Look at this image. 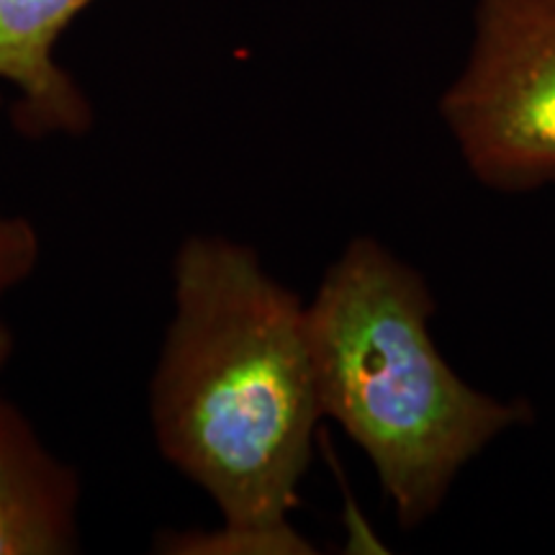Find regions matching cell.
I'll return each instance as SVG.
<instances>
[{
    "mask_svg": "<svg viewBox=\"0 0 555 555\" xmlns=\"http://www.w3.org/2000/svg\"><path fill=\"white\" fill-rule=\"evenodd\" d=\"M150 420L165 461L221 515L219 530L159 551L314 553L291 525L324 420L307 301L253 247L221 234L180 242Z\"/></svg>",
    "mask_w": 555,
    "mask_h": 555,
    "instance_id": "6da1fadb",
    "label": "cell"
},
{
    "mask_svg": "<svg viewBox=\"0 0 555 555\" xmlns=\"http://www.w3.org/2000/svg\"><path fill=\"white\" fill-rule=\"evenodd\" d=\"M322 414L363 450L404 530L440 509L461 470L535 420L527 399L478 391L429 330L425 275L376 237H356L307 301Z\"/></svg>",
    "mask_w": 555,
    "mask_h": 555,
    "instance_id": "7a4b0ae2",
    "label": "cell"
},
{
    "mask_svg": "<svg viewBox=\"0 0 555 555\" xmlns=\"http://www.w3.org/2000/svg\"><path fill=\"white\" fill-rule=\"evenodd\" d=\"M437 111L489 191L555 183V0H476L466 62Z\"/></svg>",
    "mask_w": 555,
    "mask_h": 555,
    "instance_id": "3957f363",
    "label": "cell"
},
{
    "mask_svg": "<svg viewBox=\"0 0 555 555\" xmlns=\"http://www.w3.org/2000/svg\"><path fill=\"white\" fill-rule=\"evenodd\" d=\"M95 0H0V82L11 88V121L21 134L82 137L93 106L60 65L57 44Z\"/></svg>",
    "mask_w": 555,
    "mask_h": 555,
    "instance_id": "277c9868",
    "label": "cell"
},
{
    "mask_svg": "<svg viewBox=\"0 0 555 555\" xmlns=\"http://www.w3.org/2000/svg\"><path fill=\"white\" fill-rule=\"evenodd\" d=\"M82 483L24 412L0 397V555H67L80 547Z\"/></svg>",
    "mask_w": 555,
    "mask_h": 555,
    "instance_id": "5b68a950",
    "label": "cell"
},
{
    "mask_svg": "<svg viewBox=\"0 0 555 555\" xmlns=\"http://www.w3.org/2000/svg\"><path fill=\"white\" fill-rule=\"evenodd\" d=\"M0 93V108H3ZM41 260V237L29 219L0 211V298L34 275Z\"/></svg>",
    "mask_w": 555,
    "mask_h": 555,
    "instance_id": "8992f818",
    "label": "cell"
},
{
    "mask_svg": "<svg viewBox=\"0 0 555 555\" xmlns=\"http://www.w3.org/2000/svg\"><path fill=\"white\" fill-rule=\"evenodd\" d=\"M11 356H13V332H11L9 324L0 319V371L9 365Z\"/></svg>",
    "mask_w": 555,
    "mask_h": 555,
    "instance_id": "52a82bcc",
    "label": "cell"
}]
</instances>
